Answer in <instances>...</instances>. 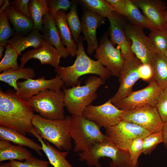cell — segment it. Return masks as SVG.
Instances as JSON below:
<instances>
[{
	"instance_id": "obj_12",
	"label": "cell",
	"mask_w": 167,
	"mask_h": 167,
	"mask_svg": "<svg viewBox=\"0 0 167 167\" xmlns=\"http://www.w3.org/2000/svg\"><path fill=\"white\" fill-rule=\"evenodd\" d=\"M123 111L115 106L109 99L100 105L91 104L88 106L82 115L94 122L100 128H106L118 123L121 120V115Z\"/></svg>"
},
{
	"instance_id": "obj_26",
	"label": "cell",
	"mask_w": 167,
	"mask_h": 167,
	"mask_svg": "<svg viewBox=\"0 0 167 167\" xmlns=\"http://www.w3.org/2000/svg\"><path fill=\"white\" fill-rule=\"evenodd\" d=\"M0 139L10 141L15 144L28 147L42 156L41 146L17 131L0 125Z\"/></svg>"
},
{
	"instance_id": "obj_34",
	"label": "cell",
	"mask_w": 167,
	"mask_h": 167,
	"mask_svg": "<svg viewBox=\"0 0 167 167\" xmlns=\"http://www.w3.org/2000/svg\"><path fill=\"white\" fill-rule=\"evenodd\" d=\"M6 10L0 13V45L6 46L9 38L16 33L12 28Z\"/></svg>"
},
{
	"instance_id": "obj_15",
	"label": "cell",
	"mask_w": 167,
	"mask_h": 167,
	"mask_svg": "<svg viewBox=\"0 0 167 167\" xmlns=\"http://www.w3.org/2000/svg\"><path fill=\"white\" fill-rule=\"evenodd\" d=\"M141 9L148 21L151 31L167 29L166 3L161 0H132Z\"/></svg>"
},
{
	"instance_id": "obj_48",
	"label": "cell",
	"mask_w": 167,
	"mask_h": 167,
	"mask_svg": "<svg viewBox=\"0 0 167 167\" xmlns=\"http://www.w3.org/2000/svg\"><path fill=\"white\" fill-rule=\"evenodd\" d=\"M5 0H0V7L3 4Z\"/></svg>"
},
{
	"instance_id": "obj_27",
	"label": "cell",
	"mask_w": 167,
	"mask_h": 167,
	"mask_svg": "<svg viewBox=\"0 0 167 167\" xmlns=\"http://www.w3.org/2000/svg\"><path fill=\"white\" fill-rule=\"evenodd\" d=\"M6 11L14 30L18 34L25 36L34 29V23L11 6Z\"/></svg>"
},
{
	"instance_id": "obj_30",
	"label": "cell",
	"mask_w": 167,
	"mask_h": 167,
	"mask_svg": "<svg viewBox=\"0 0 167 167\" xmlns=\"http://www.w3.org/2000/svg\"><path fill=\"white\" fill-rule=\"evenodd\" d=\"M28 12L34 23L33 29L43 30V16L50 12L46 0H31L29 2Z\"/></svg>"
},
{
	"instance_id": "obj_9",
	"label": "cell",
	"mask_w": 167,
	"mask_h": 167,
	"mask_svg": "<svg viewBox=\"0 0 167 167\" xmlns=\"http://www.w3.org/2000/svg\"><path fill=\"white\" fill-rule=\"evenodd\" d=\"M121 118L139 126L151 133L161 131L163 124L156 107L148 105L123 111Z\"/></svg>"
},
{
	"instance_id": "obj_1",
	"label": "cell",
	"mask_w": 167,
	"mask_h": 167,
	"mask_svg": "<svg viewBox=\"0 0 167 167\" xmlns=\"http://www.w3.org/2000/svg\"><path fill=\"white\" fill-rule=\"evenodd\" d=\"M33 111L28 101L20 98L16 92H3L0 88V125L25 135L34 128L32 122Z\"/></svg>"
},
{
	"instance_id": "obj_22",
	"label": "cell",
	"mask_w": 167,
	"mask_h": 167,
	"mask_svg": "<svg viewBox=\"0 0 167 167\" xmlns=\"http://www.w3.org/2000/svg\"><path fill=\"white\" fill-rule=\"evenodd\" d=\"M41 33L44 39L54 46L62 57L66 58L69 56L66 48L61 42L54 18L49 13L43 16Z\"/></svg>"
},
{
	"instance_id": "obj_24",
	"label": "cell",
	"mask_w": 167,
	"mask_h": 167,
	"mask_svg": "<svg viewBox=\"0 0 167 167\" xmlns=\"http://www.w3.org/2000/svg\"><path fill=\"white\" fill-rule=\"evenodd\" d=\"M30 134L35 136L40 142L42 149L50 163L54 167H74L66 159L68 151L61 152L56 149L49 142H45L34 127Z\"/></svg>"
},
{
	"instance_id": "obj_3",
	"label": "cell",
	"mask_w": 167,
	"mask_h": 167,
	"mask_svg": "<svg viewBox=\"0 0 167 167\" xmlns=\"http://www.w3.org/2000/svg\"><path fill=\"white\" fill-rule=\"evenodd\" d=\"M71 120V116L69 115L63 119L50 120L34 114L32 122L42 139L60 150L69 151L72 147L70 133Z\"/></svg>"
},
{
	"instance_id": "obj_25",
	"label": "cell",
	"mask_w": 167,
	"mask_h": 167,
	"mask_svg": "<svg viewBox=\"0 0 167 167\" xmlns=\"http://www.w3.org/2000/svg\"><path fill=\"white\" fill-rule=\"evenodd\" d=\"M32 156L31 152L23 146L13 144L10 141L0 139V162L17 160L20 161Z\"/></svg>"
},
{
	"instance_id": "obj_7",
	"label": "cell",
	"mask_w": 167,
	"mask_h": 167,
	"mask_svg": "<svg viewBox=\"0 0 167 167\" xmlns=\"http://www.w3.org/2000/svg\"><path fill=\"white\" fill-rule=\"evenodd\" d=\"M64 91L47 89L40 92L28 102L34 111L42 117L50 120L65 118Z\"/></svg>"
},
{
	"instance_id": "obj_33",
	"label": "cell",
	"mask_w": 167,
	"mask_h": 167,
	"mask_svg": "<svg viewBox=\"0 0 167 167\" xmlns=\"http://www.w3.org/2000/svg\"><path fill=\"white\" fill-rule=\"evenodd\" d=\"M148 36L156 53L164 55L167 48V29L151 31Z\"/></svg>"
},
{
	"instance_id": "obj_16",
	"label": "cell",
	"mask_w": 167,
	"mask_h": 167,
	"mask_svg": "<svg viewBox=\"0 0 167 167\" xmlns=\"http://www.w3.org/2000/svg\"><path fill=\"white\" fill-rule=\"evenodd\" d=\"M19 88L16 91L17 96L22 99L28 101L33 96L40 92L47 89L59 91L64 85L60 77L46 79L44 76L37 79H29L23 81L17 82Z\"/></svg>"
},
{
	"instance_id": "obj_35",
	"label": "cell",
	"mask_w": 167,
	"mask_h": 167,
	"mask_svg": "<svg viewBox=\"0 0 167 167\" xmlns=\"http://www.w3.org/2000/svg\"><path fill=\"white\" fill-rule=\"evenodd\" d=\"M5 54L0 62V72L11 68L15 70L20 69L17 63L19 56L15 50L10 45H7L5 46Z\"/></svg>"
},
{
	"instance_id": "obj_13",
	"label": "cell",
	"mask_w": 167,
	"mask_h": 167,
	"mask_svg": "<svg viewBox=\"0 0 167 167\" xmlns=\"http://www.w3.org/2000/svg\"><path fill=\"white\" fill-rule=\"evenodd\" d=\"M162 90L155 81L152 79L147 87L133 91L127 97L114 105L123 111L147 105L156 107Z\"/></svg>"
},
{
	"instance_id": "obj_39",
	"label": "cell",
	"mask_w": 167,
	"mask_h": 167,
	"mask_svg": "<svg viewBox=\"0 0 167 167\" xmlns=\"http://www.w3.org/2000/svg\"><path fill=\"white\" fill-rule=\"evenodd\" d=\"M156 107L163 124L167 123V87L163 89L157 100Z\"/></svg>"
},
{
	"instance_id": "obj_32",
	"label": "cell",
	"mask_w": 167,
	"mask_h": 167,
	"mask_svg": "<svg viewBox=\"0 0 167 167\" xmlns=\"http://www.w3.org/2000/svg\"><path fill=\"white\" fill-rule=\"evenodd\" d=\"M80 2L87 10L105 18L114 11L112 6L106 0H82Z\"/></svg>"
},
{
	"instance_id": "obj_10",
	"label": "cell",
	"mask_w": 167,
	"mask_h": 167,
	"mask_svg": "<svg viewBox=\"0 0 167 167\" xmlns=\"http://www.w3.org/2000/svg\"><path fill=\"white\" fill-rule=\"evenodd\" d=\"M124 28L126 37L131 41V50L135 56L143 63L151 65L156 52L149 37L143 28L130 23L125 22Z\"/></svg>"
},
{
	"instance_id": "obj_21",
	"label": "cell",
	"mask_w": 167,
	"mask_h": 167,
	"mask_svg": "<svg viewBox=\"0 0 167 167\" xmlns=\"http://www.w3.org/2000/svg\"><path fill=\"white\" fill-rule=\"evenodd\" d=\"M65 11H58L54 18L62 43L65 45L69 55L72 57L76 55L77 44L74 40L66 18Z\"/></svg>"
},
{
	"instance_id": "obj_23",
	"label": "cell",
	"mask_w": 167,
	"mask_h": 167,
	"mask_svg": "<svg viewBox=\"0 0 167 167\" xmlns=\"http://www.w3.org/2000/svg\"><path fill=\"white\" fill-rule=\"evenodd\" d=\"M44 40L40 31L37 29H33L25 36L16 33L8 40L7 45L13 48L19 55L28 47H32L34 49L39 47L42 45Z\"/></svg>"
},
{
	"instance_id": "obj_36",
	"label": "cell",
	"mask_w": 167,
	"mask_h": 167,
	"mask_svg": "<svg viewBox=\"0 0 167 167\" xmlns=\"http://www.w3.org/2000/svg\"><path fill=\"white\" fill-rule=\"evenodd\" d=\"M163 142L161 131L151 133L143 139L142 153L146 155L150 154L157 146Z\"/></svg>"
},
{
	"instance_id": "obj_42",
	"label": "cell",
	"mask_w": 167,
	"mask_h": 167,
	"mask_svg": "<svg viewBox=\"0 0 167 167\" xmlns=\"http://www.w3.org/2000/svg\"><path fill=\"white\" fill-rule=\"evenodd\" d=\"M139 75L140 79L149 83L152 79V71L150 65L142 63L139 68Z\"/></svg>"
},
{
	"instance_id": "obj_31",
	"label": "cell",
	"mask_w": 167,
	"mask_h": 167,
	"mask_svg": "<svg viewBox=\"0 0 167 167\" xmlns=\"http://www.w3.org/2000/svg\"><path fill=\"white\" fill-rule=\"evenodd\" d=\"M72 2L70 11L66 14V18L72 37L77 44L80 37V34L82 32V26L78 14L77 4L75 1Z\"/></svg>"
},
{
	"instance_id": "obj_37",
	"label": "cell",
	"mask_w": 167,
	"mask_h": 167,
	"mask_svg": "<svg viewBox=\"0 0 167 167\" xmlns=\"http://www.w3.org/2000/svg\"><path fill=\"white\" fill-rule=\"evenodd\" d=\"M143 138H138L135 139L131 143L128 148V151L131 159L135 167H138L139 157L142 153Z\"/></svg>"
},
{
	"instance_id": "obj_6",
	"label": "cell",
	"mask_w": 167,
	"mask_h": 167,
	"mask_svg": "<svg viewBox=\"0 0 167 167\" xmlns=\"http://www.w3.org/2000/svg\"><path fill=\"white\" fill-rule=\"evenodd\" d=\"M70 133L76 152H84L93 144L108 138L97 124L82 115L71 116Z\"/></svg>"
},
{
	"instance_id": "obj_50",
	"label": "cell",
	"mask_w": 167,
	"mask_h": 167,
	"mask_svg": "<svg viewBox=\"0 0 167 167\" xmlns=\"http://www.w3.org/2000/svg\"><path fill=\"white\" fill-rule=\"evenodd\" d=\"M166 5H167V1L166 2Z\"/></svg>"
},
{
	"instance_id": "obj_20",
	"label": "cell",
	"mask_w": 167,
	"mask_h": 167,
	"mask_svg": "<svg viewBox=\"0 0 167 167\" xmlns=\"http://www.w3.org/2000/svg\"><path fill=\"white\" fill-rule=\"evenodd\" d=\"M113 7L114 11L124 15L130 23L137 27L149 29V26L145 16L132 0H106Z\"/></svg>"
},
{
	"instance_id": "obj_5",
	"label": "cell",
	"mask_w": 167,
	"mask_h": 167,
	"mask_svg": "<svg viewBox=\"0 0 167 167\" xmlns=\"http://www.w3.org/2000/svg\"><path fill=\"white\" fill-rule=\"evenodd\" d=\"M81 161H85L89 166L101 167L99 163L102 157L110 158V167H135L131 159L128 151L116 146L108 138L93 144L87 150L78 154Z\"/></svg>"
},
{
	"instance_id": "obj_41",
	"label": "cell",
	"mask_w": 167,
	"mask_h": 167,
	"mask_svg": "<svg viewBox=\"0 0 167 167\" xmlns=\"http://www.w3.org/2000/svg\"><path fill=\"white\" fill-rule=\"evenodd\" d=\"M29 0H15L10 1L11 6L27 17L31 19L28 12V6Z\"/></svg>"
},
{
	"instance_id": "obj_28",
	"label": "cell",
	"mask_w": 167,
	"mask_h": 167,
	"mask_svg": "<svg viewBox=\"0 0 167 167\" xmlns=\"http://www.w3.org/2000/svg\"><path fill=\"white\" fill-rule=\"evenodd\" d=\"M36 75L34 70L30 67L20 68L15 70L10 68L6 69L0 74V80L13 87L16 91L18 90L17 82L19 79L25 80L33 79Z\"/></svg>"
},
{
	"instance_id": "obj_43",
	"label": "cell",
	"mask_w": 167,
	"mask_h": 167,
	"mask_svg": "<svg viewBox=\"0 0 167 167\" xmlns=\"http://www.w3.org/2000/svg\"><path fill=\"white\" fill-rule=\"evenodd\" d=\"M161 131L163 138V142L167 149V123L163 124Z\"/></svg>"
},
{
	"instance_id": "obj_11",
	"label": "cell",
	"mask_w": 167,
	"mask_h": 167,
	"mask_svg": "<svg viewBox=\"0 0 167 167\" xmlns=\"http://www.w3.org/2000/svg\"><path fill=\"white\" fill-rule=\"evenodd\" d=\"M94 56L100 62L111 72L112 75L119 77L124 66L125 59L121 54L120 47L115 48L105 33L96 50Z\"/></svg>"
},
{
	"instance_id": "obj_4",
	"label": "cell",
	"mask_w": 167,
	"mask_h": 167,
	"mask_svg": "<svg viewBox=\"0 0 167 167\" xmlns=\"http://www.w3.org/2000/svg\"><path fill=\"white\" fill-rule=\"evenodd\" d=\"M105 81L98 76L93 75L86 80L84 85L80 86V84L68 88H63L65 107L71 116L82 114L85 108L97 98V91Z\"/></svg>"
},
{
	"instance_id": "obj_40",
	"label": "cell",
	"mask_w": 167,
	"mask_h": 167,
	"mask_svg": "<svg viewBox=\"0 0 167 167\" xmlns=\"http://www.w3.org/2000/svg\"><path fill=\"white\" fill-rule=\"evenodd\" d=\"M50 9L49 13L54 18L56 13L59 11H67L70 9L72 1L68 0H46Z\"/></svg>"
},
{
	"instance_id": "obj_38",
	"label": "cell",
	"mask_w": 167,
	"mask_h": 167,
	"mask_svg": "<svg viewBox=\"0 0 167 167\" xmlns=\"http://www.w3.org/2000/svg\"><path fill=\"white\" fill-rule=\"evenodd\" d=\"M11 167H49V162L32 156L24 162L16 160L10 161Z\"/></svg>"
},
{
	"instance_id": "obj_46",
	"label": "cell",
	"mask_w": 167,
	"mask_h": 167,
	"mask_svg": "<svg viewBox=\"0 0 167 167\" xmlns=\"http://www.w3.org/2000/svg\"><path fill=\"white\" fill-rule=\"evenodd\" d=\"M4 49V46L0 45V60L2 59L3 56V51Z\"/></svg>"
},
{
	"instance_id": "obj_19",
	"label": "cell",
	"mask_w": 167,
	"mask_h": 167,
	"mask_svg": "<svg viewBox=\"0 0 167 167\" xmlns=\"http://www.w3.org/2000/svg\"><path fill=\"white\" fill-rule=\"evenodd\" d=\"M105 17L88 10H85L81 17L82 32L84 37V41L88 44L87 52L92 54L98 47L96 37L97 28L105 23Z\"/></svg>"
},
{
	"instance_id": "obj_18",
	"label": "cell",
	"mask_w": 167,
	"mask_h": 167,
	"mask_svg": "<svg viewBox=\"0 0 167 167\" xmlns=\"http://www.w3.org/2000/svg\"><path fill=\"white\" fill-rule=\"evenodd\" d=\"M120 15L113 11L107 17L110 22V41L118 45L125 60L135 56L131 49V41L126 37L124 30L125 22Z\"/></svg>"
},
{
	"instance_id": "obj_44",
	"label": "cell",
	"mask_w": 167,
	"mask_h": 167,
	"mask_svg": "<svg viewBox=\"0 0 167 167\" xmlns=\"http://www.w3.org/2000/svg\"><path fill=\"white\" fill-rule=\"evenodd\" d=\"M10 2L8 0H5V1L3 4L1 6L0 9V13H1L3 11L10 6Z\"/></svg>"
},
{
	"instance_id": "obj_17",
	"label": "cell",
	"mask_w": 167,
	"mask_h": 167,
	"mask_svg": "<svg viewBox=\"0 0 167 167\" xmlns=\"http://www.w3.org/2000/svg\"><path fill=\"white\" fill-rule=\"evenodd\" d=\"M62 57L60 52L48 42L43 41L39 47L29 49L23 54L19 58L20 68L24 67L27 62L30 59H37L40 64H49L54 68L58 66Z\"/></svg>"
},
{
	"instance_id": "obj_45",
	"label": "cell",
	"mask_w": 167,
	"mask_h": 167,
	"mask_svg": "<svg viewBox=\"0 0 167 167\" xmlns=\"http://www.w3.org/2000/svg\"><path fill=\"white\" fill-rule=\"evenodd\" d=\"M0 167H11L10 162H8L0 163Z\"/></svg>"
},
{
	"instance_id": "obj_49",
	"label": "cell",
	"mask_w": 167,
	"mask_h": 167,
	"mask_svg": "<svg viewBox=\"0 0 167 167\" xmlns=\"http://www.w3.org/2000/svg\"><path fill=\"white\" fill-rule=\"evenodd\" d=\"M165 12L167 15V9L165 11Z\"/></svg>"
},
{
	"instance_id": "obj_2",
	"label": "cell",
	"mask_w": 167,
	"mask_h": 167,
	"mask_svg": "<svg viewBox=\"0 0 167 167\" xmlns=\"http://www.w3.org/2000/svg\"><path fill=\"white\" fill-rule=\"evenodd\" d=\"M83 39L80 36L78 42L76 59L72 65L66 67L59 66L54 69L56 75L63 82L65 87L76 86L80 84L79 78L88 74L95 75L105 80L112 75L110 71L99 61L89 57L85 52Z\"/></svg>"
},
{
	"instance_id": "obj_8",
	"label": "cell",
	"mask_w": 167,
	"mask_h": 167,
	"mask_svg": "<svg viewBox=\"0 0 167 167\" xmlns=\"http://www.w3.org/2000/svg\"><path fill=\"white\" fill-rule=\"evenodd\" d=\"M105 129L106 136L119 148L127 151L134 139L144 138L151 133L139 126L123 120L117 124Z\"/></svg>"
},
{
	"instance_id": "obj_14",
	"label": "cell",
	"mask_w": 167,
	"mask_h": 167,
	"mask_svg": "<svg viewBox=\"0 0 167 167\" xmlns=\"http://www.w3.org/2000/svg\"><path fill=\"white\" fill-rule=\"evenodd\" d=\"M142 63L135 56L125 60L119 76V87L115 94L109 99L113 105L127 97L133 91V86L140 79L139 68Z\"/></svg>"
},
{
	"instance_id": "obj_29",
	"label": "cell",
	"mask_w": 167,
	"mask_h": 167,
	"mask_svg": "<svg viewBox=\"0 0 167 167\" xmlns=\"http://www.w3.org/2000/svg\"><path fill=\"white\" fill-rule=\"evenodd\" d=\"M152 79L162 90L167 87V60L164 55L156 53L150 65Z\"/></svg>"
},
{
	"instance_id": "obj_47",
	"label": "cell",
	"mask_w": 167,
	"mask_h": 167,
	"mask_svg": "<svg viewBox=\"0 0 167 167\" xmlns=\"http://www.w3.org/2000/svg\"><path fill=\"white\" fill-rule=\"evenodd\" d=\"M164 55L165 57V58L167 60V48L165 50V53H164Z\"/></svg>"
}]
</instances>
